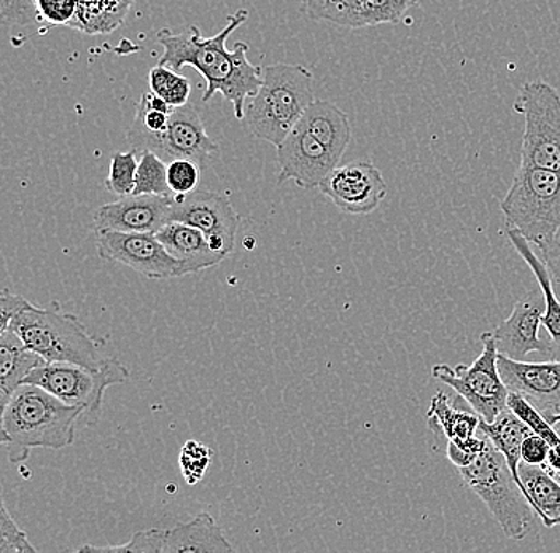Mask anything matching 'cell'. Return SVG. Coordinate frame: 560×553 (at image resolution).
I'll use <instances>...</instances> for the list:
<instances>
[{
  "instance_id": "6da1fadb",
  "label": "cell",
  "mask_w": 560,
  "mask_h": 553,
  "mask_svg": "<svg viewBox=\"0 0 560 553\" xmlns=\"http://www.w3.org/2000/svg\"><path fill=\"white\" fill-rule=\"evenodd\" d=\"M248 19L247 10H237L228 16V24L219 34L202 37L198 26H190L178 34L171 30L158 31L156 41L164 48L158 65L167 66L178 72L191 66L206 80L202 103H208L217 93L233 104L237 120H244L245 101L258 93L262 83V71L247 59L248 45L244 42L228 50L231 34Z\"/></svg>"
},
{
  "instance_id": "7a4b0ae2",
  "label": "cell",
  "mask_w": 560,
  "mask_h": 553,
  "mask_svg": "<svg viewBox=\"0 0 560 553\" xmlns=\"http://www.w3.org/2000/svg\"><path fill=\"white\" fill-rule=\"evenodd\" d=\"M0 303V331L13 329L24 345L47 362L79 364L90 369H101L107 362L105 338L90 334L79 318L58 303L35 307L9 290H3Z\"/></svg>"
},
{
  "instance_id": "3957f363",
  "label": "cell",
  "mask_w": 560,
  "mask_h": 553,
  "mask_svg": "<svg viewBox=\"0 0 560 553\" xmlns=\"http://www.w3.org/2000/svg\"><path fill=\"white\" fill-rule=\"evenodd\" d=\"M83 413L82 407L65 404L37 384H21L12 398L0 405V440L9 451V460L20 464L35 448L62 450L72 446Z\"/></svg>"
},
{
  "instance_id": "277c9868",
  "label": "cell",
  "mask_w": 560,
  "mask_h": 553,
  "mask_svg": "<svg viewBox=\"0 0 560 553\" xmlns=\"http://www.w3.org/2000/svg\"><path fill=\"white\" fill-rule=\"evenodd\" d=\"M314 77L304 66L262 68L258 93L245 106L244 122L254 138L279 147L314 103Z\"/></svg>"
},
{
  "instance_id": "5b68a950",
  "label": "cell",
  "mask_w": 560,
  "mask_h": 553,
  "mask_svg": "<svg viewBox=\"0 0 560 553\" xmlns=\"http://www.w3.org/2000/svg\"><path fill=\"white\" fill-rule=\"evenodd\" d=\"M482 437L486 443L481 453L471 464L458 469V472L471 492L486 504L506 538L523 541L530 531L534 509L514 481L502 451L493 446L489 437Z\"/></svg>"
},
{
  "instance_id": "8992f818",
  "label": "cell",
  "mask_w": 560,
  "mask_h": 553,
  "mask_svg": "<svg viewBox=\"0 0 560 553\" xmlns=\"http://www.w3.org/2000/svg\"><path fill=\"white\" fill-rule=\"evenodd\" d=\"M500 209L508 227L528 243L545 246L560 227V173L520 164Z\"/></svg>"
},
{
  "instance_id": "52a82bcc",
  "label": "cell",
  "mask_w": 560,
  "mask_h": 553,
  "mask_svg": "<svg viewBox=\"0 0 560 553\" xmlns=\"http://www.w3.org/2000/svg\"><path fill=\"white\" fill-rule=\"evenodd\" d=\"M129 369L114 357H108L101 369L70 362H42L27 376L24 383L37 384L65 404L82 407L83 423L94 426L103 413L104 394L114 384L126 383Z\"/></svg>"
},
{
  "instance_id": "ba28073f",
  "label": "cell",
  "mask_w": 560,
  "mask_h": 553,
  "mask_svg": "<svg viewBox=\"0 0 560 553\" xmlns=\"http://www.w3.org/2000/svg\"><path fill=\"white\" fill-rule=\"evenodd\" d=\"M524 117L521 164L560 173V93L551 83L527 82L513 104Z\"/></svg>"
},
{
  "instance_id": "9c48e42d",
  "label": "cell",
  "mask_w": 560,
  "mask_h": 553,
  "mask_svg": "<svg viewBox=\"0 0 560 553\" xmlns=\"http://www.w3.org/2000/svg\"><path fill=\"white\" fill-rule=\"evenodd\" d=\"M482 353L471 366L450 367L436 364L432 369L433 378L453 388L455 393L467 401L472 411L486 423H492L508 408L510 390L500 376L499 348L492 332L481 335Z\"/></svg>"
},
{
  "instance_id": "30bf717a",
  "label": "cell",
  "mask_w": 560,
  "mask_h": 553,
  "mask_svg": "<svg viewBox=\"0 0 560 553\" xmlns=\"http://www.w3.org/2000/svg\"><path fill=\"white\" fill-rule=\"evenodd\" d=\"M233 545L208 512L198 514L187 523L173 528H150L138 531L125 545L96 548L85 545L80 552L205 553L233 552Z\"/></svg>"
},
{
  "instance_id": "8fae6325",
  "label": "cell",
  "mask_w": 560,
  "mask_h": 553,
  "mask_svg": "<svg viewBox=\"0 0 560 553\" xmlns=\"http://www.w3.org/2000/svg\"><path fill=\"white\" fill-rule=\"evenodd\" d=\"M96 233L97 255L105 262L125 265L155 281L191 275L184 262L175 258L155 233H126L100 230Z\"/></svg>"
},
{
  "instance_id": "7c38bea8",
  "label": "cell",
  "mask_w": 560,
  "mask_h": 553,
  "mask_svg": "<svg viewBox=\"0 0 560 553\" xmlns=\"http://www.w3.org/2000/svg\"><path fill=\"white\" fill-rule=\"evenodd\" d=\"M173 220L201 230L208 238L210 246L226 257L236 243L241 216L237 215L226 195L210 191H195L182 197H174L171 222Z\"/></svg>"
},
{
  "instance_id": "4fadbf2b",
  "label": "cell",
  "mask_w": 560,
  "mask_h": 553,
  "mask_svg": "<svg viewBox=\"0 0 560 553\" xmlns=\"http://www.w3.org/2000/svg\"><path fill=\"white\" fill-rule=\"evenodd\" d=\"M318 191L346 215L365 216L376 211L387 195L380 168L371 161L338 164L322 182Z\"/></svg>"
},
{
  "instance_id": "5bb4252c",
  "label": "cell",
  "mask_w": 560,
  "mask_h": 553,
  "mask_svg": "<svg viewBox=\"0 0 560 553\" xmlns=\"http://www.w3.org/2000/svg\"><path fill=\"white\" fill-rule=\"evenodd\" d=\"M279 184L293 181L300 188L311 191L338 166L341 157L328 149L317 136L296 124L278 147Z\"/></svg>"
},
{
  "instance_id": "9a60e30c",
  "label": "cell",
  "mask_w": 560,
  "mask_h": 553,
  "mask_svg": "<svg viewBox=\"0 0 560 553\" xmlns=\"http://www.w3.org/2000/svg\"><path fill=\"white\" fill-rule=\"evenodd\" d=\"M145 150H152L163 160L195 161L202 170L220 153L219 143L210 138L201 115L190 103L174 108L166 131L150 141Z\"/></svg>"
},
{
  "instance_id": "2e32d148",
  "label": "cell",
  "mask_w": 560,
  "mask_h": 553,
  "mask_svg": "<svg viewBox=\"0 0 560 553\" xmlns=\"http://www.w3.org/2000/svg\"><path fill=\"white\" fill-rule=\"evenodd\" d=\"M173 197L129 195L101 206L93 216L94 232L115 230L126 233H158L171 222Z\"/></svg>"
},
{
  "instance_id": "e0dca14e",
  "label": "cell",
  "mask_w": 560,
  "mask_h": 553,
  "mask_svg": "<svg viewBox=\"0 0 560 553\" xmlns=\"http://www.w3.org/2000/svg\"><path fill=\"white\" fill-rule=\"evenodd\" d=\"M545 310V299L537 296L524 297L514 304L510 318L500 322L492 332L500 355L524 360L532 353H540L555 359L551 339L540 337Z\"/></svg>"
},
{
  "instance_id": "ac0fdd59",
  "label": "cell",
  "mask_w": 560,
  "mask_h": 553,
  "mask_svg": "<svg viewBox=\"0 0 560 553\" xmlns=\"http://www.w3.org/2000/svg\"><path fill=\"white\" fill-rule=\"evenodd\" d=\"M427 423L433 433H441L447 439V458L455 468L471 464L485 448L486 439L478 434V413L458 411L444 393L433 395L427 412Z\"/></svg>"
},
{
  "instance_id": "d6986e66",
  "label": "cell",
  "mask_w": 560,
  "mask_h": 553,
  "mask_svg": "<svg viewBox=\"0 0 560 553\" xmlns=\"http://www.w3.org/2000/svg\"><path fill=\"white\" fill-rule=\"evenodd\" d=\"M499 370L508 390L524 395L546 416L560 413V360L524 362L500 355Z\"/></svg>"
},
{
  "instance_id": "ffe728a7",
  "label": "cell",
  "mask_w": 560,
  "mask_h": 553,
  "mask_svg": "<svg viewBox=\"0 0 560 553\" xmlns=\"http://www.w3.org/2000/svg\"><path fill=\"white\" fill-rule=\"evenodd\" d=\"M156 238L175 258L187 265L191 275L217 267L225 261V255L210 246L201 230L187 223L173 220L156 233Z\"/></svg>"
},
{
  "instance_id": "44dd1931",
  "label": "cell",
  "mask_w": 560,
  "mask_h": 553,
  "mask_svg": "<svg viewBox=\"0 0 560 553\" xmlns=\"http://www.w3.org/2000/svg\"><path fill=\"white\" fill-rule=\"evenodd\" d=\"M45 362L27 348L13 329L0 331V405L5 404L27 376Z\"/></svg>"
},
{
  "instance_id": "7402d4cb",
  "label": "cell",
  "mask_w": 560,
  "mask_h": 553,
  "mask_svg": "<svg viewBox=\"0 0 560 553\" xmlns=\"http://www.w3.org/2000/svg\"><path fill=\"white\" fill-rule=\"evenodd\" d=\"M508 240L513 244L514 250L517 254L524 258L525 264L530 267L535 278H537L538 285H540L541 296L545 299L546 310L542 314V325L548 331L549 339L555 345V359L560 360V302L558 296H556L555 286H552L551 273L546 267L545 262L535 255L532 251L530 243L517 232L513 227H508L506 230Z\"/></svg>"
},
{
  "instance_id": "603a6c76",
  "label": "cell",
  "mask_w": 560,
  "mask_h": 553,
  "mask_svg": "<svg viewBox=\"0 0 560 553\" xmlns=\"http://www.w3.org/2000/svg\"><path fill=\"white\" fill-rule=\"evenodd\" d=\"M520 479L525 499L546 528L560 525V482L542 465L521 463Z\"/></svg>"
},
{
  "instance_id": "cb8c5ba5",
  "label": "cell",
  "mask_w": 560,
  "mask_h": 553,
  "mask_svg": "<svg viewBox=\"0 0 560 553\" xmlns=\"http://www.w3.org/2000/svg\"><path fill=\"white\" fill-rule=\"evenodd\" d=\"M298 124L317 136L328 149L342 159L352 139V128L348 115L341 108L328 101L315 100Z\"/></svg>"
},
{
  "instance_id": "d4e9b609",
  "label": "cell",
  "mask_w": 560,
  "mask_h": 553,
  "mask_svg": "<svg viewBox=\"0 0 560 553\" xmlns=\"http://www.w3.org/2000/svg\"><path fill=\"white\" fill-rule=\"evenodd\" d=\"M478 433L489 437L493 446L502 451L508 465H510L511 472H513L514 481H516L521 492H523V482H521L520 479V465L523 463L524 439L528 434L534 433L530 426L525 425L516 413L511 412L510 408H505L492 423H486L485 419H481Z\"/></svg>"
},
{
  "instance_id": "484cf974",
  "label": "cell",
  "mask_w": 560,
  "mask_h": 553,
  "mask_svg": "<svg viewBox=\"0 0 560 553\" xmlns=\"http://www.w3.org/2000/svg\"><path fill=\"white\" fill-rule=\"evenodd\" d=\"M136 0H79L75 19L69 24L80 33L108 34L125 23Z\"/></svg>"
},
{
  "instance_id": "4316f807",
  "label": "cell",
  "mask_w": 560,
  "mask_h": 553,
  "mask_svg": "<svg viewBox=\"0 0 560 553\" xmlns=\"http://www.w3.org/2000/svg\"><path fill=\"white\" fill-rule=\"evenodd\" d=\"M303 7L310 19L349 30L365 27L363 0H303Z\"/></svg>"
},
{
  "instance_id": "83f0119b",
  "label": "cell",
  "mask_w": 560,
  "mask_h": 553,
  "mask_svg": "<svg viewBox=\"0 0 560 553\" xmlns=\"http://www.w3.org/2000/svg\"><path fill=\"white\" fill-rule=\"evenodd\" d=\"M150 91L163 97L170 106L182 107L191 96L190 80L167 66L158 65L149 72Z\"/></svg>"
},
{
  "instance_id": "f1b7e54d",
  "label": "cell",
  "mask_w": 560,
  "mask_h": 553,
  "mask_svg": "<svg viewBox=\"0 0 560 553\" xmlns=\"http://www.w3.org/2000/svg\"><path fill=\"white\" fill-rule=\"evenodd\" d=\"M135 195H164L173 197L167 182V163L152 150H142Z\"/></svg>"
},
{
  "instance_id": "f546056e",
  "label": "cell",
  "mask_w": 560,
  "mask_h": 553,
  "mask_svg": "<svg viewBox=\"0 0 560 553\" xmlns=\"http://www.w3.org/2000/svg\"><path fill=\"white\" fill-rule=\"evenodd\" d=\"M138 168L139 161L136 159V150L114 153L108 176L105 178V188L120 198L135 195Z\"/></svg>"
},
{
  "instance_id": "4dcf8cb0",
  "label": "cell",
  "mask_w": 560,
  "mask_h": 553,
  "mask_svg": "<svg viewBox=\"0 0 560 553\" xmlns=\"http://www.w3.org/2000/svg\"><path fill=\"white\" fill-rule=\"evenodd\" d=\"M508 408L516 413L525 425L530 426L534 433H537L542 439L548 440L551 447L560 442L558 429H556L555 426L549 423V419L546 418L535 405H532L524 395L510 391V395H508Z\"/></svg>"
},
{
  "instance_id": "1f68e13d",
  "label": "cell",
  "mask_w": 560,
  "mask_h": 553,
  "mask_svg": "<svg viewBox=\"0 0 560 553\" xmlns=\"http://www.w3.org/2000/svg\"><path fill=\"white\" fill-rule=\"evenodd\" d=\"M420 0H363L365 27L397 24Z\"/></svg>"
},
{
  "instance_id": "d6a6232c",
  "label": "cell",
  "mask_w": 560,
  "mask_h": 553,
  "mask_svg": "<svg viewBox=\"0 0 560 553\" xmlns=\"http://www.w3.org/2000/svg\"><path fill=\"white\" fill-rule=\"evenodd\" d=\"M210 460H212V450L209 447L198 440H188L182 448L180 458H178L185 482L188 485L201 482L208 472Z\"/></svg>"
},
{
  "instance_id": "836d02e7",
  "label": "cell",
  "mask_w": 560,
  "mask_h": 553,
  "mask_svg": "<svg viewBox=\"0 0 560 553\" xmlns=\"http://www.w3.org/2000/svg\"><path fill=\"white\" fill-rule=\"evenodd\" d=\"M202 168L195 161L177 159L167 163V182L174 197L191 194L198 188Z\"/></svg>"
},
{
  "instance_id": "e575fe53",
  "label": "cell",
  "mask_w": 560,
  "mask_h": 553,
  "mask_svg": "<svg viewBox=\"0 0 560 553\" xmlns=\"http://www.w3.org/2000/svg\"><path fill=\"white\" fill-rule=\"evenodd\" d=\"M37 549L31 544L27 534L18 527L2 499L0 509V553H35Z\"/></svg>"
},
{
  "instance_id": "d590c367",
  "label": "cell",
  "mask_w": 560,
  "mask_h": 553,
  "mask_svg": "<svg viewBox=\"0 0 560 553\" xmlns=\"http://www.w3.org/2000/svg\"><path fill=\"white\" fill-rule=\"evenodd\" d=\"M38 20L55 26H69L75 19L79 0H35Z\"/></svg>"
},
{
  "instance_id": "8d00e7d4",
  "label": "cell",
  "mask_w": 560,
  "mask_h": 553,
  "mask_svg": "<svg viewBox=\"0 0 560 553\" xmlns=\"http://www.w3.org/2000/svg\"><path fill=\"white\" fill-rule=\"evenodd\" d=\"M551 443L542 439L537 433H530L523 442V463L530 465H542L548 460Z\"/></svg>"
},
{
  "instance_id": "74e56055",
  "label": "cell",
  "mask_w": 560,
  "mask_h": 553,
  "mask_svg": "<svg viewBox=\"0 0 560 553\" xmlns=\"http://www.w3.org/2000/svg\"><path fill=\"white\" fill-rule=\"evenodd\" d=\"M541 258L551 273L552 281L560 286V227L555 237L540 247Z\"/></svg>"
},
{
  "instance_id": "f35d334b",
  "label": "cell",
  "mask_w": 560,
  "mask_h": 553,
  "mask_svg": "<svg viewBox=\"0 0 560 553\" xmlns=\"http://www.w3.org/2000/svg\"><path fill=\"white\" fill-rule=\"evenodd\" d=\"M558 481L560 482V477H558Z\"/></svg>"
}]
</instances>
